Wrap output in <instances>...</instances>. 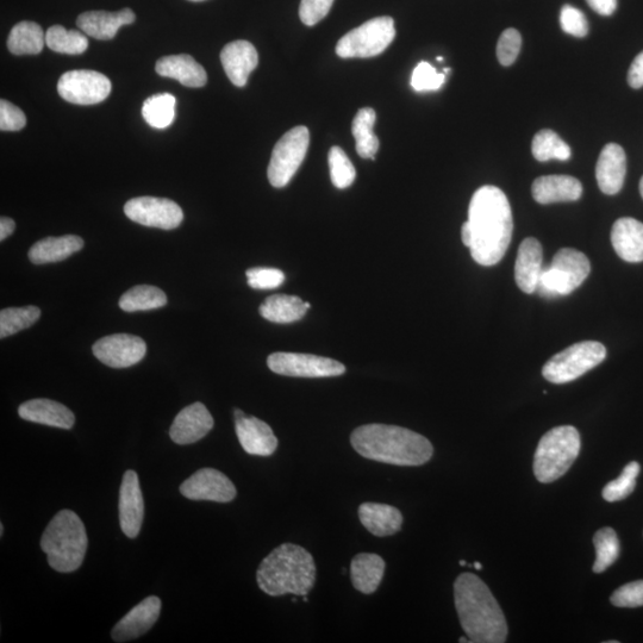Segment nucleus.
<instances>
[{
	"label": "nucleus",
	"instance_id": "nucleus-1",
	"mask_svg": "<svg viewBox=\"0 0 643 643\" xmlns=\"http://www.w3.org/2000/svg\"><path fill=\"white\" fill-rule=\"evenodd\" d=\"M514 232L513 211L505 193L486 185L474 193L461 239L477 264L497 265L507 253Z\"/></svg>",
	"mask_w": 643,
	"mask_h": 643
},
{
	"label": "nucleus",
	"instance_id": "nucleus-2",
	"mask_svg": "<svg viewBox=\"0 0 643 643\" xmlns=\"http://www.w3.org/2000/svg\"><path fill=\"white\" fill-rule=\"evenodd\" d=\"M455 608L461 627L473 643L507 641L508 624L502 608L482 579L463 573L454 583Z\"/></svg>",
	"mask_w": 643,
	"mask_h": 643
},
{
	"label": "nucleus",
	"instance_id": "nucleus-3",
	"mask_svg": "<svg viewBox=\"0 0 643 643\" xmlns=\"http://www.w3.org/2000/svg\"><path fill=\"white\" fill-rule=\"evenodd\" d=\"M351 443L361 457L396 466H421L434 454L432 442L424 436L387 424H366L355 429Z\"/></svg>",
	"mask_w": 643,
	"mask_h": 643
},
{
	"label": "nucleus",
	"instance_id": "nucleus-4",
	"mask_svg": "<svg viewBox=\"0 0 643 643\" xmlns=\"http://www.w3.org/2000/svg\"><path fill=\"white\" fill-rule=\"evenodd\" d=\"M259 588L267 595L307 596L316 582V565L307 549L283 543L262 560L257 573Z\"/></svg>",
	"mask_w": 643,
	"mask_h": 643
},
{
	"label": "nucleus",
	"instance_id": "nucleus-5",
	"mask_svg": "<svg viewBox=\"0 0 643 643\" xmlns=\"http://www.w3.org/2000/svg\"><path fill=\"white\" fill-rule=\"evenodd\" d=\"M89 539L83 521L71 510H62L49 522L41 538L48 564L61 573L77 571L83 565Z\"/></svg>",
	"mask_w": 643,
	"mask_h": 643
},
{
	"label": "nucleus",
	"instance_id": "nucleus-6",
	"mask_svg": "<svg viewBox=\"0 0 643 643\" xmlns=\"http://www.w3.org/2000/svg\"><path fill=\"white\" fill-rule=\"evenodd\" d=\"M582 447L576 428L563 426L553 428L542 436L534 458V473L542 484L555 482L565 476Z\"/></svg>",
	"mask_w": 643,
	"mask_h": 643
},
{
	"label": "nucleus",
	"instance_id": "nucleus-7",
	"mask_svg": "<svg viewBox=\"0 0 643 643\" xmlns=\"http://www.w3.org/2000/svg\"><path fill=\"white\" fill-rule=\"evenodd\" d=\"M590 272V261L584 253L573 248L560 249L552 264L543 267L536 293L543 298L570 295L585 282Z\"/></svg>",
	"mask_w": 643,
	"mask_h": 643
},
{
	"label": "nucleus",
	"instance_id": "nucleus-8",
	"mask_svg": "<svg viewBox=\"0 0 643 643\" xmlns=\"http://www.w3.org/2000/svg\"><path fill=\"white\" fill-rule=\"evenodd\" d=\"M607 358L601 342L584 341L554 355L542 368V376L553 384H566L584 376Z\"/></svg>",
	"mask_w": 643,
	"mask_h": 643
},
{
	"label": "nucleus",
	"instance_id": "nucleus-9",
	"mask_svg": "<svg viewBox=\"0 0 643 643\" xmlns=\"http://www.w3.org/2000/svg\"><path fill=\"white\" fill-rule=\"evenodd\" d=\"M396 37L395 21L389 16L373 18L337 42L336 54L342 59L373 58L386 51Z\"/></svg>",
	"mask_w": 643,
	"mask_h": 643
},
{
	"label": "nucleus",
	"instance_id": "nucleus-10",
	"mask_svg": "<svg viewBox=\"0 0 643 643\" xmlns=\"http://www.w3.org/2000/svg\"><path fill=\"white\" fill-rule=\"evenodd\" d=\"M310 145L307 127L293 128L277 142L274 147L267 176L276 189H283L290 183L299 167L303 164Z\"/></svg>",
	"mask_w": 643,
	"mask_h": 643
},
{
	"label": "nucleus",
	"instance_id": "nucleus-11",
	"mask_svg": "<svg viewBox=\"0 0 643 643\" xmlns=\"http://www.w3.org/2000/svg\"><path fill=\"white\" fill-rule=\"evenodd\" d=\"M267 365L280 376L295 378L339 377L346 372L345 365L339 361L301 353H273Z\"/></svg>",
	"mask_w": 643,
	"mask_h": 643
},
{
	"label": "nucleus",
	"instance_id": "nucleus-12",
	"mask_svg": "<svg viewBox=\"0 0 643 643\" xmlns=\"http://www.w3.org/2000/svg\"><path fill=\"white\" fill-rule=\"evenodd\" d=\"M111 81L96 71H68L58 83V92L66 102L77 105L102 103L111 93Z\"/></svg>",
	"mask_w": 643,
	"mask_h": 643
},
{
	"label": "nucleus",
	"instance_id": "nucleus-13",
	"mask_svg": "<svg viewBox=\"0 0 643 643\" xmlns=\"http://www.w3.org/2000/svg\"><path fill=\"white\" fill-rule=\"evenodd\" d=\"M124 214L141 226L164 230L176 229L184 220L180 206L167 198L137 197L124 205Z\"/></svg>",
	"mask_w": 643,
	"mask_h": 643
},
{
	"label": "nucleus",
	"instance_id": "nucleus-14",
	"mask_svg": "<svg viewBox=\"0 0 643 643\" xmlns=\"http://www.w3.org/2000/svg\"><path fill=\"white\" fill-rule=\"evenodd\" d=\"M181 495L192 501L229 503L234 501L237 491L226 474L214 468H202L180 486Z\"/></svg>",
	"mask_w": 643,
	"mask_h": 643
},
{
	"label": "nucleus",
	"instance_id": "nucleus-15",
	"mask_svg": "<svg viewBox=\"0 0 643 643\" xmlns=\"http://www.w3.org/2000/svg\"><path fill=\"white\" fill-rule=\"evenodd\" d=\"M92 351L106 366L127 368L139 364L145 358L147 345L139 336L115 334L98 340Z\"/></svg>",
	"mask_w": 643,
	"mask_h": 643
},
{
	"label": "nucleus",
	"instance_id": "nucleus-16",
	"mask_svg": "<svg viewBox=\"0 0 643 643\" xmlns=\"http://www.w3.org/2000/svg\"><path fill=\"white\" fill-rule=\"evenodd\" d=\"M120 524L122 532L135 539L141 532L145 517V501L140 488L139 476L135 471L124 473L120 490Z\"/></svg>",
	"mask_w": 643,
	"mask_h": 643
},
{
	"label": "nucleus",
	"instance_id": "nucleus-17",
	"mask_svg": "<svg viewBox=\"0 0 643 643\" xmlns=\"http://www.w3.org/2000/svg\"><path fill=\"white\" fill-rule=\"evenodd\" d=\"M161 601L159 597L151 596L137 604L129 613L118 621L111 632L115 642H128L145 635L159 620Z\"/></svg>",
	"mask_w": 643,
	"mask_h": 643
},
{
	"label": "nucleus",
	"instance_id": "nucleus-18",
	"mask_svg": "<svg viewBox=\"0 0 643 643\" xmlns=\"http://www.w3.org/2000/svg\"><path fill=\"white\" fill-rule=\"evenodd\" d=\"M214 418L202 403H193L179 412L170 429L177 445H191L205 438L214 428Z\"/></svg>",
	"mask_w": 643,
	"mask_h": 643
},
{
	"label": "nucleus",
	"instance_id": "nucleus-19",
	"mask_svg": "<svg viewBox=\"0 0 643 643\" xmlns=\"http://www.w3.org/2000/svg\"><path fill=\"white\" fill-rule=\"evenodd\" d=\"M235 430L237 439L245 452L257 457H270L278 448V439L273 430L264 421L254 416L236 418Z\"/></svg>",
	"mask_w": 643,
	"mask_h": 643
},
{
	"label": "nucleus",
	"instance_id": "nucleus-20",
	"mask_svg": "<svg viewBox=\"0 0 643 643\" xmlns=\"http://www.w3.org/2000/svg\"><path fill=\"white\" fill-rule=\"evenodd\" d=\"M136 16L131 9L118 12L89 11L78 17L77 26L93 39L108 41L114 39L118 30L134 23Z\"/></svg>",
	"mask_w": 643,
	"mask_h": 643
},
{
	"label": "nucleus",
	"instance_id": "nucleus-21",
	"mask_svg": "<svg viewBox=\"0 0 643 643\" xmlns=\"http://www.w3.org/2000/svg\"><path fill=\"white\" fill-rule=\"evenodd\" d=\"M627 174V158L621 146L609 143L599 155L596 178L605 195L614 196L622 190Z\"/></svg>",
	"mask_w": 643,
	"mask_h": 643
},
{
	"label": "nucleus",
	"instance_id": "nucleus-22",
	"mask_svg": "<svg viewBox=\"0 0 643 643\" xmlns=\"http://www.w3.org/2000/svg\"><path fill=\"white\" fill-rule=\"evenodd\" d=\"M221 61L224 71L237 87L247 85L248 77L259 64L257 49L248 41H234L222 49Z\"/></svg>",
	"mask_w": 643,
	"mask_h": 643
},
{
	"label": "nucleus",
	"instance_id": "nucleus-23",
	"mask_svg": "<svg viewBox=\"0 0 643 643\" xmlns=\"http://www.w3.org/2000/svg\"><path fill=\"white\" fill-rule=\"evenodd\" d=\"M543 251L541 243L528 237L518 248L515 264V280L520 290L527 295H533L538 289L543 271Z\"/></svg>",
	"mask_w": 643,
	"mask_h": 643
},
{
	"label": "nucleus",
	"instance_id": "nucleus-24",
	"mask_svg": "<svg viewBox=\"0 0 643 643\" xmlns=\"http://www.w3.org/2000/svg\"><path fill=\"white\" fill-rule=\"evenodd\" d=\"M18 415L24 421L45 424V426L72 429L76 417L64 404L51 401V399H31L18 408Z\"/></svg>",
	"mask_w": 643,
	"mask_h": 643
},
{
	"label": "nucleus",
	"instance_id": "nucleus-25",
	"mask_svg": "<svg viewBox=\"0 0 643 643\" xmlns=\"http://www.w3.org/2000/svg\"><path fill=\"white\" fill-rule=\"evenodd\" d=\"M532 193L540 204L576 202L583 195V185L570 176H545L534 181Z\"/></svg>",
	"mask_w": 643,
	"mask_h": 643
},
{
	"label": "nucleus",
	"instance_id": "nucleus-26",
	"mask_svg": "<svg viewBox=\"0 0 643 643\" xmlns=\"http://www.w3.org/2000/svg\"><path fill=\"white\" fill-rule=\"evenodd\" d=\"M155 71L159 76L176 79L180 84L198 89L208 83V76L202 65L190 55H170L156 62Z\"/></svg>",
	"mask_w": 643,
	"mask_h": 643
},
{
	"label": "nucleus",
	"instance_id": "nucleus-27",
	"mask_svg": "<svg viewBox=\"0 0 643 643\" xmlns=\"http://www.w3.org/2000/svg\"><path fill=\"white\" fill-rule=\"evenodd\" d=\"M611 243L616 254L627 262L643 261V223L634 218L617 220L611 230Z\"/></svg>",
	"mask_w": 643,
	"mask_h": 643
},
{
	"label": "nucleus",
	"instance_id": "nucleus-28",
	"mask_svg": "<svg viewBox=\"0 0 643 643\" xmlns=\"http://www.w3.org/2000/svg\"><path fill=\"white\" fill-rule=\"evenodd\" d=\"M358 514L362 526L378 538L395 535L402 529L403 515L391 505L362 503Z\"/></svg>",
	"mask_w": 643,
	"mask_h": 643
},
{
	"label": "nucleus",
	"instance_id": "nucleus-29",
	"mask_svg": "<svg viewBox=\"0 0 643 643\" xmlns=\"http://www.w3.org/2000/svg\"><path fill=\"white\" fill-rule=\"evenodd\" d=\"M83 248L84 240L77 235L47 237L30 248L29 259L35 265L54 264L70 258Z\"/></svg>",
	"mask_w": 643,
	"mask_h": 643
},
{
	"label": "nucleus",
	"instance_id": "nucleus-30",
	"mask_svg": "<svg viewBox=\"0 0 643 643\" xmlns=\"http://www.w3.org/2000/svg\"><path fill=\"white\" fill-rule=\"evenodd\" d=\"M385 573V561L377 554L361 553L352 560L351 578L355 589L365 595L376 592Z\"/></svg>",
	"mask_w": 643,
	"mask_h": 643
},
{
	"label": "nucleus",
	"instance_id": "nucleus-31",
	"mask_svg": "<svg viewBox=\"0 0 643 643\" xmlns=\"http://www.w3.org/2000/svg\"><path fill=\"white\" fill-rule=\"evenodd\" d=\"M309 309L310 304L299 297L274 295L261 304L260 315L267 321L287 324L302 320Z\"/></svg>",
	"mask_w": 643,
	"mask_h": 643
},
{
	"label": "nucleus",
	"instance_id": "nucleus-32",
	"mask_svg": "<svg viewBox=\"0 0 643 643\" xmlns=\"http://www.w3.org/2000/svg\"><path fill=\"white\" fill-rule=\"evenodd\" d=\"M45 45L46 34L35 22L16 24L8 37V49L14 55H37Z\"/></svg>",
	"mask_w": 643,
	"mask_h": 643
},
{
	"label": "nucleus",
	"instance_id": "nucleus-33",
	"mask_svg": "<svg viewBox=\"0 0 643 643\" xmlns=\"http://www.w3.org/2000/svg\"><path fill=\"white\" fill-rule=\"evenodd\" d=\"M376 121V111L371 108L360 109L354 117L352 134L355 145H357V152L362 159L376 160V154L379 151V140L373 133Z\"/></svg>",
	"mask_w": 643,
	"mask_h": 643
},
{
	"label": "nucleus",
	"instance_id": "nucleus-34",
	"mask_svg": "<svg viewBox=\"0 0 643 643\" xmlns=\"http://www.w3.org/2000/svg\"><path fill=\"white\" fill-rule=\"evenodd\" d=\"M166 304V293L151 285L135 286L120 299V308L126 312L154 310L165 307Z\"/></svg>",
	"mask_w": 643,
	"mask_h": 643
},
{
	"label": "nucleus",
	"instance_id": "nucleus-35",
	"mask_svg": "<svg viewBox=\"0 0 643 643\" xmlns=\"http://www.w3.org/2000/svg\"><path fill=\"white\" fill-rule=\"evenodd\" d=\"M177 99L170 93L149 97L142 106V116L155 129L170 127L176 117Z\"/></svg>",
	"mask_w": 643,
	"mask_h": 643
},
{
	"label": "nucleus",
	"instance_id": "nucleus-36",
	"mask_svg": "<svg viewBox=\"0 0 643 643\" xmlns=\"http://www.w3.org/2000/svg\"><path fill=\"white\" fill-rule=\"evenodd\" d=\"M46 45L55 53L79 55L89 48V40L81 31L53 26L47 30Z\"/></svg>",
	"mask_w": 643,
	"mask_h": 643
},
{
	"label": "nucleus",
	"instance_id": "nucleus-37",
	"mask_svg": "<svg viewBox=\"0 0 643 643\" xmlns=\"http://www.w3.org/2000/svg\"><path fill=\"white\" fill-rule=\"evenodd\" d=\"M532 153L538 161L549 160L567 161L571 158L570 146L561 137L549 129H543L535 135L532 145Z\"/></svg>",
	"mask_w": 643,
	"mask_h": 643
},
{
	"label": "nucleus",
	"instance_id": "nucleus-38",
	"mask_svg": "<svg viewBox=\"0 0 643 643\" xmlns=\"http://www.w3.org/2000/svg\"><path fill=\"white\" fill-rule=\"evenodd\" d=\"M593 545L596 548V561L593 564V572L603 573L620 557V540L613 528L598 530L593 538Z\"/></svg>",
	"mask_w": 643,
	"mask_h": 643
},
{
	"label": "nucleus",
	"instance_id": "nucleus-39",
	"mask_svg": "<svg viewBox=\"0 0 643 643\" xmlns=\"http://www.w3.org/2000/svg\"><path fill=\"white\" fill-rule=\"evenodd\" d=\"M41 310L37 307L10 308L0 312V337L5 339L11 335L28 329L39 321Z\"/></svg>",
	"mask_w": 643,
	"mask_h": 643
},
{
	"label": "nucleus",
	"instance_id": "nucleus-40",
	"mask_svg": "<svg viewBox=\"0 0 643 643\" xmlns=\"http://www.w3.org/2000/svg\"><path fill=\"white\" fill-rule=\"evenodd\" d=\"M640 470V464L636 463V461H632V463L624 467L620 477L605 485L603 489L605 501L614 503L623 501V499L632 495L636 488V478L639 477Z\"/></svg>",
	"mask_w": 643,
	"mask_h": 643
},
{
	"label": "nucleus",
	"instance_id": "nucleus-41",
	"mask_svg": "<svg viewBox=\"0 0 643 643\" xmlns=\"http://www.w3.org/2000/svg\"><path fill=\"white\" fill-rule=\"evenodd\" d=\"M330 177L336 189L345 190L354 183L357 171L347 154L340 147H333L329 152Z\"/></svg>",
	"mask_w": 643,
	"mask_h": 643
},
{
	"label": "nucleus",
	"instance_id": "nucleus-42",
	"mask_svg": "<svg viewBox=\"0 0 643 643\" xmlns=\"http://www.w3.org/2000/svg\"><path fill=\"white\" fill-rule=\"evenodd\" d=\"M445 81V73H438L429 62L422 61L412 73L411 86L417 92L436 91L441 89Z\"/></svg>",
	"mask_w": 643,
	"mask_h": 643
},
{
	"label": "nucleus",
	"instance_id": "nucleus-43",
	"mask_svg": "<svg viewBox=\"0 0 643 643\" xmlns=\"http://www.w3.org/2000/svg\"><path fill=\"white\" fill-rule=\"evenodd\" d=\"M248 285L255 290L277 289L285 282V274L277 268L257 267L246 272Z\"/></svg>",
	"mask_w": 643,
	"mask_h": 643
},
{
	"label": "nucleus",
	"instance_id": "nucleus-44",
	"mask_svg": "<svg viewBox=\"0 0 643 643\" xmlns=\"http://www.w3.org/2000/svg\"><path fill=\"white\" fill-rule=\"evenodd\" d=\"M522 37L516 29H507L499 37L497 45V58L501 65L511 66L520 54Z\"/></svg>",
	"mask_w": 643,
	"mask_h": 643
},
{
	"label": "nucleus",
	"instance_id": "nucleus-45",
	"mask_svg": "<svg viewBox=\"0 0 643 643\" xmlns=\"http://www.w3.org/2000/svg\"><path fill=\"white\" fill-rule=\"evenodd\" d=\"M561 29L574 37H585L589 33V23L582 11L565 5L560 12Z\"/></svg>",
	"mask_w": 643,
	"mask_h": 643
},
{
	"label": "nucleus",
	"instance_id": "nucleus-46",
	"mask_svg": "<svg viewBox=\"0 0 643 643\" xmlns=\"http://www.w3.org/2000/svg\"><path fill=\"white\" fill-rule=\"evenodd\" d=\"M610 601L617 608L643 607V580L621 586L613 593Z\"/></svg>",
	"mask_w": 643,
	"mask_h": 643
},
{
	"label": "nucleus",
	"instance_id": "nucleus-47",
	"mask_svg": "<svg viewBox=\"0 0 643 643\" xmlns=\"http://www.w3.org/2000/svg\"><path fill=\"white\" fill-rule=\"evenodd\" d=\"M334 0H302L299 6V18L308 27L320 23L332 9Z\"/></svg>",
	"mask_w": 643,
	"mask_h": 643
},
{
	"label": "nucleus",
	"instance_id": "nucleus-48",
	"mask_svg": "<svg viewBox=\"0 0 643 643\" xmlns=\"http://www.w3.org/2000/svg\"><path fill=\"white\" fill-rule=\"evenodd\" d=\"M27 117L18 106L5 99L0 101V129L2 131H18L26 127Z\"/></svg>",
	"mask_w": 643,
	"mask_h": 643
},
{
	"label": "nucleus",
	"instance_id": "nucleus-49",
	"mask_svg": "<svg viewBox=\"0 0 643 643\" xmlns=\"http://www.w3.org/2000/svg\"><path fill=\"white\" fill-rule=\"evenodd\" d=\"M628 83L633 89L643 87V52H641L633 61L628 72Z\"/></svg>",
	"mask_w": 643,
	"mask_h": 643
},
{
	"label": "nucleus",
	"instance_id": "nucleus-50",
	"mask_svg": "<svg viewBox=\"0 0 643 643\" xmlns=\"http://www.w3.org/2000/svg\"><path fill=\"white\" fill-rule=\"evenodd\" d=\"M593 11L602 16H611L617 9V0H586Z\"/></svg>",
	"mask_w": 643,
	"mask_h": 643
},
{
	"label": "nucleus",
	"instance_id": "nucleus-51",
	"mask_svg": "<svg viewBox=\"0 0 643 643\" xmlns=\"http://www.w3.org/2000/svg\"><path fill=\"white\" fill-rule=\"evenodd\" d=\"M16 223L9 217L0 218V240L4 241L15 232Z\"/></svg>",
	"mask_w": 643,
	"mask_h": 643
},
{
	"label": "nucleus",
	"instance_id": "nucleus-52",
	"mask_svg": "<svg viewBox=\"0 0 643 643\" xmlns=\"http://www.w3.org/2000/svg\"><path fill=\"white\" fill-rule=\"evenodd\" d=\"M245 415H246V414H245V412H243V411H242V410H240V409H235V410H234L235 420H236V418H240V417H243V416H245Z\"/></svg>",
	"mask_w": 643,
	"mask_h": 643
},
{
	"label": "nucleus",
	"instance_id": "nucleus-53",
	"mask_svg": "<svg viewBox=\"0 0 643 643\" xmlns=\"http://www.w3.org/2000/svg\"><path fill=\"white\" fill-rule=\"evenodd\" d=\"M474 568H477V570H482L483 566L480 563H474Z\"/></svg>",
	"mask_w": 643,
	"mask_h": 643
},
{
	"label": "nucleus",
	"instance_id": "nucleus-54",
	"mask_svg": "<svg viewBox=\"0 0 643 643\" xmlns=\"http://www.w3.org/2000/svg\"><path fill=\"white\" fill-rule=\"evenodd\" d=\"M640 193H641V196L643 198V177H642V179L640 181Z\"/></svg>",
	"mask_w": 643,
	"mask_h": 643
},
{
	"label": "nucleus",
	"instance_id": "nucleus-55",
	"mask_svg": "<svg viewBox=\"0 0 643 643\" xmlns=\"http://www.w3.org/2000/svg\"><path fill=\"white\" fill-rule=\"evenodd\" d=\"M459 642H461V643L466 642V643H467V642H471V640H467V639H465V638H461V639L459 640Z\"/></svg>",
	"mask_w": 643,
	"mask_h": 643
},
{
	"label": "nucleus",
	"instance_id": "nucleus-56",
	"mask_svg": "<svg viewBox=\"0 0 643 643\" xmlns=\"http://www.w3.org/2000/svg\"><path fill=\"white\" fill-rule=\"evenodd\" d=\"M3 533H4V526L2 524V526H0V535H3Z\"/></svg>",
	"mask_w": 643,
	"mask_h": 643
},
{
	"label": "nucleus",
	"instance_id": "nucleus-57",
	"mask_svg": "<svg viewBox=\"0 0 643 643\" xmlns=\"http://www.w3.org/2000/svg\"><path fill=\"white\" fill-rule=\"evenodd\" d=\"M460 565H461V566H467V563H466V561H465V560H461V561H460Z\"/></svg>",
	"mask_w": 643,
	"mask_h": 643
},
{
	"label": "nucleus",
	"instance_id": "nucleus-58",
	"mask_svg": "<svg viewBox=\"0 0 643 643\" xmlns=\"http://www.w3.org/2000/svg\"><path fill=\"white\" fill-rule=\"evenodd\" d=\"M190 2H196V3H199V2H204V0H190Z\"/></svg>",
	"mask_w": 643,
	"mask_h": 643
},
{
	"label": "nucleus",
	"instance_id": "nucleus-59",
	"mask_svg": "<svg viewBox=\"0 0 643 643\" xmlns=\"http://www.w3.org/2000/svg\"><path fill=\"white\" fill-rule=\"evenodd\" d=\"M442 60H443L442 56H439L438 61H442Z\"/></svg>",
	"mask_w": 643,
	"mask_h": 643
}]
</instances>
